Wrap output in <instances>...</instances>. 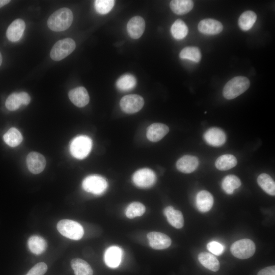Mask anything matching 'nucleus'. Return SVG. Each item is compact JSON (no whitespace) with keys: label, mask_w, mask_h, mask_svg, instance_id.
Listing matches in <instances>:
<instances>
[{"label":"nucleus","mask_w":275,"mask_h":275,"mask_svg":"<svg viewBox=\"0 0 275 275\" xmlns=\"http://www.w3.org/2000/svg\"><path fill=\"white\" fill-rule=\"evenodd\" d=\"M2 63V56L1 54V53L0 52V66L1 65Z\"/></svg>","instance_id":"obj_42"},{"label":"nucleus","mask_w":275,"mask_h":275,"mask_svg":"<svg viewBox=\"0 0 275 275\" xmlns=\"http://www.w3.org/2000/svg\"><path fill=\"white\" fill-rule=\"evenodd\" d=\"M207 249L210 252L216 256L221 255L225 250L224 246L215 241H212L208 243Z\"/></svg>","instance_id":"obj_37"},{"label":"nucleus","mask_w":275,"mask_h":275,"mask_svg":"<svg viewBox=\"0 0 275 275\" xmlns=\"http://www.w3.org/2000/svg\"><path fill=\"white\" fill-rule=\"evenodd\" d=\"M136 84L135 77L130 74L120 76L116 82L117 88L122 91H127L133 89Z\"/></svg>","instance_id":"obj_29"},{"label":"nucleus","mask_w":275,"mask_h":275,"mask_svg":"<svg viewBox=\"0 0 275 275\" xmlns=\"http://www.w3.org/2000/svg\"><path fill=\"white\" fill-rule=\"evenodd\" d=\"M26 164L29 171L37 174L42 172L46 166V160L40 153L32 152L26 157Z\"/></svg>","instance_id":"obj_12"},{"label":"nucleus","mask_w":275,"mask_h":275,"mask_svg":"<svg viewBox=\"0 0 275 275\" xmlns=\"http://www.w3.org/2000/svg\"><path fill=\"white\" fill-rule=\"evenodd\" d=\"M179 57L198 63L201 59L200 50L197 47L188 46L184 48L179 53Z\"/></svg>","instance_id":"obj_33"},{"label":"nucleus","mask_w":275,"mask_h":275,"mask_svg":"<svg viewBox=\"0 0 275 275\" xmlns=\"http://www.w3.org/2000/svg\"><path fill=\"white\" fill-rule=\"evenodd\" d=\"M146 211V207L144 204L139 202L131 203L125 210V215L130 219L137 216H142Z\"/></svg>","instance_id":"obj_34"},{"label":"nucleus","mask_w":275,"mask_h":275,"mask_svg":"<svg viewBox=\"0 0 275 275\" xmlns=\"http://www.w3.org/2000/svg\"><path fill=\"white\" fill-rule=\"evenodd\" d=\"M200 263L206 268L217 271L219 268V262L217 259L211 253L201 252L198 255Z\"/></svg>","instance_id":"obj_22"},{"label":"nucleus","mask_w":275,"mask_h":275,"mask_svg":"<svg viewBox=\"0 0 275 275\" xmlns=\"http://www.w3.org/2000/svg\"><path fill=\"white\" fill-rule=\"evenodd\" d=\"M145 29L144 19L139 16L131 18L127 25L128 33L131 38L138 39L143 35Z\"/></svg>","instance_id":"obj_17"},{"label":"nucleus","mask_w":275,"mask_h":275,"mask_svg":"<svg viewBox=\"0 0 275 275\" xmlns=\"http://www.w3.org/2000/svg\"><path fill=\"white\" fill-rule=\"evenodd\" d=\"M156 181L155 173L148 168L137 170L132 176V181L136 186L146 188L153 186Z\"/></svg>","instance_id":"obj_8"},{"label":"nucleus","mask_w":275,"mask_h":275,"mask_svg":"<svg viewBox=\"0 0 275 275\" xmlns=\"http://www.w3.org/2000/svg\"><path fill=\"white\" fill-rule=\"evenodd\" d=\"M3 139L8 145L14 147L21 143L23 138L20 131L16 128L12 127L5 133Z\"/></svg>","instance_id":"obj_31"},{"label":"nucleus","mask_w":275,"mask_h":275,"mask_svg":"<svg viewBox=\"0 0 275 275\" xmlns=\"http://www.w3.org/2000/svg\"><path fill=\"white\" fill-rule=\"evenodd\" d=\"M22 104L19 93H13L10 95L5 102L7 108L11 111H14L19 108Z\"/></svg>","instance_id":"obj_35"},{"label":"nucleus","mask_w":275,"mask_h":275,"mask_svg":"<svg viewBox=\"0 0 275 275\" xmlns=\"http://www.w3.org/2000/svg\"><path fill=\"white\" fill-rule=\"evenodd\" d=\"M68 96L70 101L76 106L82 107L89 102V96L87 90L83 87H79L71 90Z\"/></svg>","instance_id":"obj_16"},{"label":"nucleus","mask_w":275,"mask_h":275,"mask_svg":"<svg viewBox=\"0 0 275 275\" xmlns=\"http://www.w3.org/2000/svg\"><path fill=\"white\" fill-rule=\"evenodd\" d=\"M206 142L213 147H220L225 144L226 135L221 128L212 127L207 129L204 134Z\"/></svg>","instance_id":"obj_11"},{"label":"nucleus","mask_w":275,"mask_h":275,"mask_svg":"<svg viewBox=\"0 0 275 275\" xmlns=\"http://www.w3.org/2000/svg\"><path fill=\"white\" fill-rule=\"evenodd\" d=\"M73 19L71 10L67 8H62L54 12L49 16L47 20V25L53 31H63L70 27Z\"/></svg>","instance_id":"obj_1"},{"label":"nucleus","mask_w":275,"mask_h":275,"mask_svg":"<svg viewBox=\"0 0 275 275\" xmlns=\"http://www.w3.org/2000/svg\"><path fill=\"white\" fill-rule=\"evenodd\" d=\"M257 275H275V266H271L260 270Z\"/></svg>","instance_id":"obj_39"},{"label":"nucleus","mask_w":275,"mask_h":275,"mask_svg":"<svg viewBox=\"0 0 275 275\" xmlns=\"http://www.w3.org/2000/svg\"><path fill=\"white\" fill-rule=\"evenodd\" d=\"M147 237L150 246L155 250L167 249L172 243L171 239L167 235L159 232H149Z\"/></svg>","instance_id":"obj_10"},{"label":"nucleus","mask_w":275,"mask_h":275,"mask_svg":"<svg viewBox=\"0 0 275 275\" xmlns=\"http://www.w3.org/2000/svg\"><path fill=\"white\" fill-rule=\"evenodd\" d=\"M163 214L171 226L177 229L183 227L184 218L181 211L169 206L163 209Z\"/></svg>","instance_id":"obj_21"},{"label":"nucleus","mask_w":275,"mask_h":275,"mask_svg":"<svg viewBox=\"0 0 275 275\" xmlns=\"http://www.w3.org/2000/svg\"><path fill=\"white\" fill-rule=\"evenodd\" d=\"M82 187L87 192L99 195L105 191L107 187V182L105 179L101 176L92 175L84 179Z\"/></svg>","instance_id":"obj_7"},{"label":"nucleus","mask_w":275,"mask_h":275,"mask_svg":"<svg viewBox=\"0 0 275 275\" xmlns=\"http://www.w3.org/2000/svg\"><path fill=\"white\" fill-rule=\"evenodd\" d=\"M76 44L71 38H65L57 41L53 46L50 52V58L59 61L64 59L75 49Z\"/></svg>","instance_id":"obj_5"},{"label":"nucleus","mask_w":275,"mask_h":275,"mask_svg":"<svg viewBox=\"0 0 275 275\" xmlns=\"http://www.w3.org/2000/svg\"><path fill=\"white\" fill-rule=\"evenodd\" d=\"M169 131L168 126L164 124L155 123L148 127L146 131L147 139L151 142H156L161 140Z\"/></svg>","instance_id":"obj_13"},{"label":"nucleus","mask_w":275,"mask_h":275,"mask_svg":"<svg viewBox=\"0 0 275 275\" xmlns=\"http://www.w3.org/2000/svg\"><path fill=\"white\" fill-rule=\"evenodd\" d=\"M249 79L238 76L230 79L224 87L223 94L227 99H234L246 91L250 87Z\"/></svg>","instance_id":"obj_2"},{"label":"nucleus","mask_w":275,"mask_h":275,"mask_svg":"<svg viewBox=\"0 0 275 275\" xmlns=\"http://www.w3.org/2000/svg\"><path fill=\"white\" fill-rule=\"evenodd\" d=\"M170 8L177 15H183L191 10L194 3L190 0H173L170 2Z\"/></svg>","instance_id":"obj_24"},{"label":"nucleus","mask_w":275,"mask_h":275,"mask_svg":"<svg viewBox=\"0 0 275 275\" xmlns=\"http://www.w3.org/2000/svg\"><path fill=\"white\" fill-rule=\"evenodd\" d=\"M198 28L199 32L204 34L216 35L222 31L223 26L216 20L207 18L200 21Z\"/></svg>","instance_id":"obj_15"},{"label":"nucleus","mask_w":275,"mask_h":275,"mask_svg":"<svg viewBox=\"0 0 275 275\" xmlns=\"http://www.w3.org/2000/svg\"><path fill=\"white\" fill-rule=\"evenodd\" d=\"M92 147V140L88 136L82 135L74 138L70 145L71 155L79 159L86 157Z\"/></svg>","instance_id":"obj_4"},{"label":"nucleus","mask_w":275,"mask_h":275,"mask_svg":"<svg viewBox=\"0 0 275 275\" xmlns=\"http://www.w3.org/2000/svg\"><path fill=\"white\" fill-rule=\"evenodd\" d=\"M213 198L212 195L206 190L200 191L196 195V205L201 212L209 211L212 207Z\"/></svg>","instance_id":"obj_20"},{"label":"nucleus","mask_w":275,"mask_h":275,"mask_svg":"<svg viewBox=\"0 0 275 275\" xmlns=\"http://www.w3.org/2000/svg\"><path fill=\"white\" fill-rule=\"evenodd\" d=\"M25 28L24 21L21 19H17L8 26L6 32L7 37L10 41H18L22 37Z\"/></svg>","instance_id":"obj_19"},{"label":"nucleus","mask_w":275,"mask_h":275,"mask_svg":"<svg viewBox=\"0 0 275 275\" xmlns=\"http://www.w3.org/2000/svg\"><path fill=\"white\" fill-rule=\"evenodd\" d=\"M199 163V159L196 156L185 155L177 160L176 168L180 172L188 174L197 169Z\"/></svg>","instance_id":"obj_14"},{"label":"nucleus","mask_w":275,"mask_h":275,"mask_svg":"<svg viewBox=\"0 0 275 275\" xmlns=\"http://www.w3.org/2000/svg\"><path fill=\"white\" fill-rule=\"evenodd\" d=\"M58 231L63 236L72 240L81 239L84 234L82 226L77 222L71 219H62L57 225Z\"/></svg>","instance_id":"obj_3"},{"label":"nucleus","mask_w":275,"mask_h":275,"mask_svg":"<svg viewBox=\"0 0 275 275\" xmlns=\"http://www.w3.org/2000/svg\"><path fill=\"white\" fill-rule=\"evenodd\" d=\"M47 270V266L44 262L35 265L25 275H44Z\"/></svg>","instance_id":"obj_38"},{"label":"nucleus","mask_w":275,"mask_h":275,"mask_svg":"<svg viewBox=\"0 0 275 275\" xmlns=\"http://www.w3.org/2000/svg\"><path fill=\"white\" fill-rule=\"evenodd\" d=\"M19 94L20 96L22 104L25 105H28L31 100L29 95L24 92H19Z\"/></svg>","instance_id":"obj_40"},{"label":"nucleus","mask_w":275,"mask_h":275,"mask_svg":"<svg viewBox=\"0 0 275 275\" xmlns=\"http://www.w3.org/2000/svg\"><path fill=\"white\" fill-rule=\"evenodd\" d=\"M188 32V27L181 19L176 20L171 28V33L173 37L177 40L184 38Z\"/></svg>","instance_id":"obj_32"},{"label":"nucleus","mask_w":275,"mask_h":275,"mask_svg":"<svg viewBox=\"0 0 275 275\" xmlns=\"http://www.w3.org/2000/svg\"><path fill=\"white\" fill-rule=\"evenodd\" d=\"M71 266L75 275H93V271L90 265L81 259H73L71 261Z\"/></svg>","instance_id":"obj_25"},{"label":"nucleus","mask_w":275,"mask_h":275,"mask_svg":"<svg viewBox=\"0 0 275 275\" xmlns=\"http://www.w3.org/2000/svg\"><path fill=\"white\" fill-rule=\"evenodd\" d=\"M241 185L239 178L234 175L226 176L223 180L222 186L223 190L229 195L232 194L235 189Z\"/></svg>","instance_id":"obj_30"},{"label":"nucleus","mask_w":275,"mask_h":275,"mask_svg":"<svg viewBox=\"0 0 275 275\" xmlns=\"http://www.w3.org/2000/svg\"><path fill=\"white\" fill-rule=\"evenodd\" d=\"M122 256V250L118 246H112L108 248L104 255V262L111 268L118 267L121 263Z\"/></svg>","instance_id":"obj_18"},{"label":"nucleus","mask_w":275,"mask_h":275,"mask_svg":"<svg viewBox=\"0 0 275 275\" xmlns=\"http://www.w3.org/2000/svg\"><path fill=\"white\" fill-rule=\"evenodd\" d=\"M10 1L9 0H0V8L9 3Z\"/></svg>","instance_id":"obj_41"},{"label":"nucleus","mask_w":275,"mask_h":275,"mask_svg":"<svg viewBox=\"0 0 275 275\" xmlns=\"http://www.w3.org/2000/svg\"><path fill=\"white\" fill-rule=\"evenodd\" d=\"M257 182L265 193L271 196H274L275 183L269 175L266 173L260 174L258 177Z\"/></svg>","instance_id":"obj_28"},{"label":"nucleus","mask_w":275,"mask_h":275,"mask_svg":"<svg viewBox=\"0 0 275 275\" xmlns=\"http://www.w3.org/2000/svg\"><path fill=\"white\" fill-rule=\"evenodd\" d=\"M256 246L254 242L249 239H242L234 242L230 248L232 254L240 259L251 257L255 253Z\"/></svg>","instance_id":"obj_6"},{"label":"nucleus","mask_w":275,"mask_h":275,"mask_svg":"<svg viewBox=\"0 0 275 275\" xmlns=\"http://www.w3.org/2000/svg\"><path fill=\"white\" fill-rule=\"evenodd\" d=\"M115 1L113 0H96L95 1V9L98 13L101 14L108 13L114 7Z\"/></svg>","instance_id":"obj_36"},{"label":"nucleus","mask_w":275,"mask_h":275,"mask_svg":"<svg viewBox=\"0 0 275 275\" xmlns=\"http://www.w3.org/2000/svg\"><path fill=\"white\" fill-rule=\"evenodd\" d=\"M28 244L30 250L36 255H40L44 252L47 246L45 239L38 235L30 237Z\"/></svg>","instance_id":"obj_23"},{"label":"nucleus","mask_w":275,"mask_h":275,"mask_svg":"<svg viewBox=\"0 0 275 275\" xmlns=\"http://www.w3.org/2000/svg\"><path fill=\"white\" fill-rule=\"evenodd\" d=\"M236 158L231 154H224L218 157L215 162V167L221 171L230 170L236 166Z\"/></svg>","instance_id":"obj_27"},{"label":"nucleus","mask_w":275,"mask_h":275,"mask_svg":"<svg viewBox=\"0 0 275 275\" xmlns=\"http://www.w3.org/2000/svg\"><path fill=\"white\" fill-rule=\"evenodd\" d=\"M257 20V15L252 11H246L240 16L238 24L241 30L244 31L250 30Z\"/></svg>","instance_id":"obj_26"},{"label":"nucleus","mask_w":275,"mask_h":275,"mask_svg":"<svg viewBox=\"0 0 275 275\" xmlns=\"http://www.w3.org/2000/svg\"><path fill=\"white\" fill-rule=\"evenodd\" d=\"M121 109L127 114H134L140 111L144 104L143 98L136 94L123 97L120 102Z\"/></svg>","instance_id":"obj_9"}]
</instances>
